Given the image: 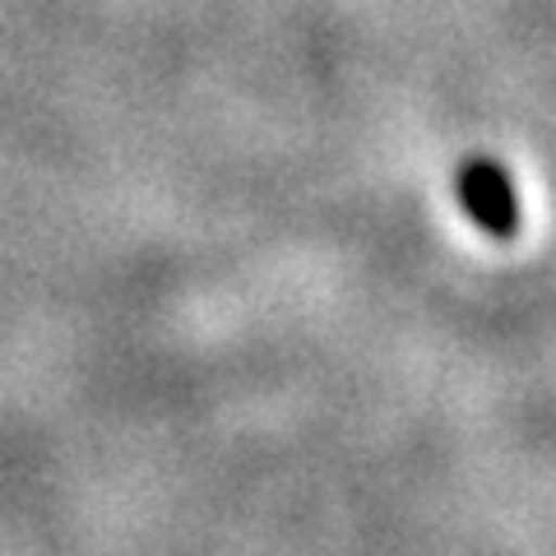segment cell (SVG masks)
<instances>
[{
    "mask_svg": "<svg viewBox=\"0 0 556 556\" xmlns=\"http://www.w3.org/2000/svg\"><path fill=\"white\" fill-rule=\"evenodd\" d=\"M459 204L492 237H515L519 228V204H515L510 177L496 163H468L459 172Z\"/></svg>",
    "mask_w": 556,
    "mask_h": 556,
    "instance_id": "1",
    "label": "cell"
}]
</instances>
